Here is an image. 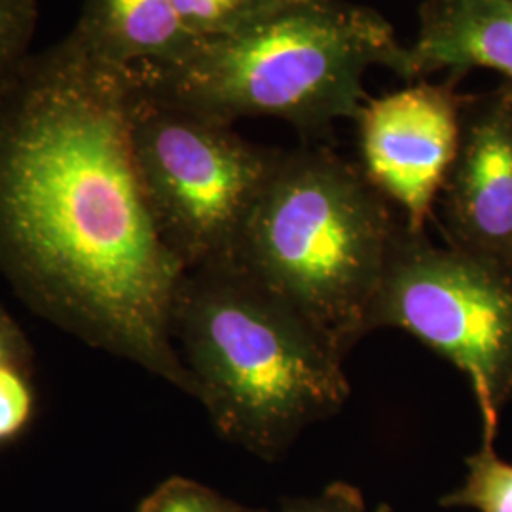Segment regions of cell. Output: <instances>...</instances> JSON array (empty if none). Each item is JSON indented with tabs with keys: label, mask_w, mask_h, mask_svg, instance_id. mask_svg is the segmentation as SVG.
Masks as SVG:
<instances>
[{
	"label": "cell",
	"mask_w": 512,
	"mask_h": 512,
	"mask_svg": "<svg viewBox=\"0 0 512 512\" xmlns=\"http://www.w3.org/2000/svg\"><path fill=\"white\" fill-rule=\"evenodd\" d=\"M129 97L128 69L73 31L0 82V275L57 329L194 397L171 332L186 270L139 186Z\"/></svg>",
	"instance_id": "cell-1"
},
{
	"label": "cell",
	"mask_w": 512,
	"mask_h": 512,
	"mask_svg": "<svg viewBox=\"0 0 512 512\" xmlns=\"http://www.w3.org/2000/svg\"><path fill=\"white\" fill-rule=\"evenodd\" d=\"M171 332L217 433L256 458H283L348 403L344 357L232 260L184 272Z\"/></svg>",
	"instance_id": "cell-2"
},
{
	"label": "cell",
	"mask_w": 512,
	"mask_h": 512,
	"mask_svg": "<svg viewBox=\"0 0 512 512\" xmlns=\"http://www.w3.org/2000/svg\"><path fill=\"white\" fill-rule=\"evenodd\" d=\"M406 46L391 23L340 0L277 2L183 54L128 69L139 92L220 122L272 116L302 131L363 109L368 69L401 74Z\"/></svg>",
	"instance_id": "cell-3"
},
{
	"label": "cell",
	"mask_w": 512,
	"mask_h": 512,
	"mask_svg": "<svg viewBox=\"0 0 512 512\" xmlns=\"http://www.w3.org/2000/svg\"><path fill=\"white\" fill-rule=\"evenodd\" d=\"M389 200L327 148L277 152L232 262L302 315L346 357L372 311L403 234Z\"/></svg>",
	"instance_id": "cell-4"
},
{
	"label": "cell",
	"mask_w": 512,
	"mask_h": 512,
	"mask_svg": "<svg viewBox=\"0 0 512 512\" xmlns=\"http://www.w3.org/2000/svg\"><path fill=\"white\" fill-rule=\"evenodd\" d=\"M129 141L150 219L184 270L230 260L279 150L133 84Z\"/></svg>",
	"instance_id": "cell-5"
},
{
	"label": "cell",
	"mask_w": 512,
	"mask_h": 512,
	"mask_svg": "<svg viewBox=\"0 0 512 512\" xmlns=\"http://www.w3.org/2000/svg\"><path fill=\"white\" fill-rule=\"evenodd\" d=\"M393 327L467 374L482 416V439H494L512 399V270L425 234L395 245L372 311V329Z\"/></svg>",
	"instance_id": "cell-6"
},
{
	"label": "cell",
	"mask_w": 512,
	"mask_h": 512,
	"mask_svg": "<svg viewBox=\"0 0 512 512\" xmlns=\"http://www.w3.org/2000/svg\"><path fill=\"white\" fill-rule=\"evenodd\" d=\"M355 120L366 179L403 209L410 232L425 234L458 152V101L420 82L368 101Z\"/></svg>",
	"instance_id": "cell-7"
},
{
	"label": "cell",
	"mask_w": 512,
	"mask_h": 512,
	"mask_svg": "<svg viewBox=\"0 0 512 512\" xmlns=\"http://www.w3.org/2000/svg\"><path fill=\"white\" fill-rule=\"evenodd\" d=\"M439 198L450 247L512 270V109L461 122Z\"/></svg>",
	"instance_id": "cell-8"
},
{
	"label": "cell",
	"mask_w": 512,
	"mask_h": 512,
	"mask_svg": "<svg viewBox=\"0 0 512 512\" xmlns=\"http://www.w3.org/2000/svg\"><path fill=\"white\" fill-rule=\"evenodd\" d=\"M475 67L512 80V0H427L401 76L412 80L440 69Z\"/></svg>",
	"instance_id": "cell-9"
},
{
	"label": "cell",
	"mask_w": 512,
	"mask_h": 512,
	"mask_svg": "<svg viewBox=\"0 0 512 512\" xmlns=\"http://www.w3.org/2000/svg\"><path fill=\"white\" fill-rule=\"evenodd\" d=\"M73 33L122 69L169 61L196 40L171 0H86Z\"/></svg>",
	"instance_id": "cell-10"
},
{
	"label": "cell",
	"mask_w": 512,
	"mask_h": 512,
	"mask_svg": "<svg viewBox=\"0 0 512 512\" xmlns=\"http://www.w3.org/2000/svg\"><path fill=\"white\" fill-rule=\"evenodd\" d=\"M465 463V482L458 490L444 495L440 505L476 512H512V463L497 456L494 439H482L480 450Z\"/></svg>",
	"instance_id": "cell-11"
},
{
	"label": "cell",
	"mask_w": 512,
	"mask_h": 512,
	"mask_svg": "<svg viewBox=\"0 0 512 512\" xmlns=\"http://www.w3.org/2000/svg\"><path fill=\"white\" fill-rule=\"evenodd\" d=\"M139 512H270L247 507L184 476H171L148 494Z\"/></svg>",
	"instance_id": "cell-12"
},
{
	"label": "cell",
	"mask_w": 512,
	"mask_h": 512,
	"mask_svg": "<svg viewBox=\"0 0 512 512\" xmlns=\"http://www.w3.org/2000/svg\"><path fill=\"white\" fill-rule=\"evenodd\" d=\"M283 0H171L196 38L226 33Z\"/></svg>",
	"instance_id": "cell-13"
},
{
	"label": "cell",
	"mask_w": 512,
	"mask_h": 512,
	"mask_svg": "<svg viewBox=\"0 0 512 512\" xmlns=\"http://www.w3.org/2000/svg\"><path fill=\"white\" fill-rule=\"evenodd\" d=\"M37 19V0H0V82L31 55Z\"/></svg>",
	"instance_id": "cell-14"
},
{
	"label": "cell",
	"mask_w": 512,
	"mask_h": 512,
	"mask_svg": "<svg viewBox=\"0 0 512 512\" xmlns=\"http://www.w3.org/2000/svg\"><path fill=\"white\" fill-rule=\"evenodd\" d=\"M33 412V393L25 361L0 368V442L12 439Z\"/></svg>",
	"instance_id": "cell-15"
},
{
	"label": "cell",
	"mask_w": 512,
	"mask_h": 512,
	"mask_svg": "<svg viewBox=\"0 0 512 512\" xmlns=\"http://www.w3.org/2000/svg\"><path fill=\"white\" fill-rule=\"evenodd\" d=\"M279 512H393L387 503L368 511L359 488L346 482H332L321 494L289 497L279 505Z\"/></svg>",
	"instance_id": "cell-16"
},
{
	"label": "cell",
	"mask_w": 512,
	"mask_h": 512,
	"mask_svg": "<svg viewBox=\"0 0 512 512\" xmlns=\"http://www.w3.org/2000/svg\"><path fill=\"white\" fill-rule=\"evenodd\" d=\"M25 361V349L21 344V334L14 323L0 310V368L12 363Z\"/></svg>",
	"instance_id": "cell-17"
},
{
	"label": "cell",
	"mask_w": 512,
	"mask_h": 512,
	"mask_svg": "<svg viewBox=\"0 0 512 512\" xmlns=\"http://www.w3.org/2000/svg\"><path fill=\"white\" fill-rule=\"evenodd\" d=\"M283 2H300V0H283Z\"/></svg>",
	"instance_id": "cell-18"
}]
</instances>
